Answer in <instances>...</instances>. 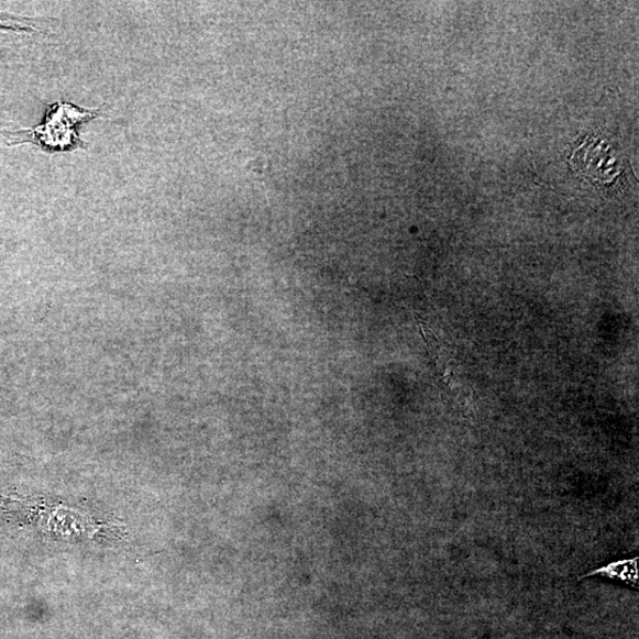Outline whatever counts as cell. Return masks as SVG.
I'll return each instance as SVG.
<instances>
[{"instance_id":"obj_2","label":"cell","mask_w":639,"mask_h":639,"mask_svg":"<svg viewBox=\"0 0 639 639\" xmlns=\"http://www.w3.org/2000/svg\"><path fill=\"white\" fill-rule=\"evenodd\" d=\"M592 576H601V579L625 583L630 587H638V558L635 557L612 561V563L606 564L605 566L592 570L591 572L580 576L579 581L583 579H592Z\"/></svg>"},{"instance_id":"obj_1","label":"cell","mask_w":639,"mask_h":639,"mask_svg":"<svg viewBox=\"0 0 639 639\" xmlns=\"http://www.w3.org/2000/svg\"><path fill=\"white\" fill-rule=\"evenodd\" d=\"M100 115L101 112L98 109L90 111L73 103L58 101L48 106L44 122L40 126L7 133L8 145L18 146L31 143L51 153L86 148L80 137V128Z\"/></svg>"}]
</instances>
